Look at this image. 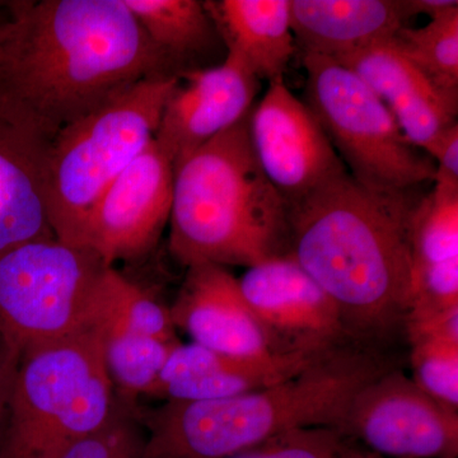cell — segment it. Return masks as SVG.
<instances>
[{
  "label": "cell",
  "instance_id": "cell-1",
  "mask_svg": "<svg viewBox=\"0 0 458 458\" xmlns=\"http://www.w3.org/2000/svg\"><path fill=\"white\" fill-rule=\"evenodd\" d=\"M181 75L123 0H11L0 7V106L51 141L140 81Z\"/></svg>",
  "mask_w": 458,
  "mask_h": 458
},
{
  "label": "cell",
  "instance_id": "cell-2",
  "mask_svg": "<svg viewBox=\"0 0 458 458\" xmlns=\"http://www.w3.org/2000/svg\"><path fill=\"white\" fill-rule=\"evenodd\" d=\"M419 189H370L345 172L288 207L289 255L334 301L355 342L379 348L405 324Z\"/></svg>",
  "mask_w": 458,
  "mask_h": 458
},
{
  "label": "cell",
  "instance_id": "cell-3",
  "mask_svg": "<svg viewBox=\"0 0 458 458\" xmlns=\"http://www.w3.org/2000/svg\"><path fill=\"white\" fill-rule=\"evenodd\" d=\"M393 367L379 348L349 342L322 352L297 376L254 393L135 408L144 458H227L294 429L340 433L358 391Z\"/></svg>",
  "mask_w": 458,
  "mask_h": 458
},
{
  "label": "cell",
  "instance_id": "cell-4",
  "mask_svg": "<svg viewBox=\"0 0 458 458\" xmlns=\"http://www.w3.org/2000/svg\"><path fill=\"white\" fill-rule=\"evenodd\" d=\"M249 114L174 167L170 251L183 267L291 254L288 207L256 159Z\"/></svg>",
  "mask_w": 458,
  "mask_h": 458
},
{
  "label": "cell",
  "instance_id": "cell-5",
  "mask_svg": "<svg viewBox=\"0 0 458 458\" xmlns=\"http://www.w3.org/2000/svg\"><path fill=\"white\" fill-rule=\"evenodd\" d=\"M117 401L93 325L23 352L3 458H62L106 423Z\"/></svg>",
  "mask_w": 458,
  "mask_h": 458
},
{
  "label": "cell",
  "instance_id": "cell-6",
  "mask_svg": "<svg viewBox=\"0 0 458 458\" xmlns=\"http://www.w3.org/2000/svg\"><path fill=\"white\" fill-rule=\"evenodd\" d=\"M180 75L147 78L57 131L47 148L45 195L55 238L83 247L87 219L108 186L155 140Z\"/></svg>",
  "mask_w": 458,
  "mask_h": 458
},
{
  "label": "cell",
  "instance_id": "cell-7",
  "mask_svg": "<svg viewBox=\"0 0 458 458\" xmlns=\"http://www.w3.org/2000/svg\"><path fill=\"white\" fill-rule=\"evenodd\" d=\"M302 60V101L352 179L384 191L433 182V159L406 140L393 114L354 72L330 57L304 54Z\"/></svg>",
  "mask_w": 458,
  "mask_h": 458
},
{
  "label": "cell",
  "instance_id": "cell-8",
  "mask_svg": "<svg viewBox=\"0 0 458 458\" xmlns=\"http://www.w3.org/2000/svg\"><path fill=\"white\" fill-rule=\"evenodd\" d=\"M106 267L92 250L56 238L0 255V335L21 358L87 327Z\"/></svg>",
  "mask_w": 458,
  "mask_h": 458
},
{
  "label": "cell",
  "instance_id": "cell-9",
  "mask_svg": "<svg viewBox=\"0 0 458 458\" xmlns=\"http://www.w3.org/2000/svg\"><path fill=\"white\" fill-rule=\"evenodd\" d=\"M340 433L385 458L458 457V411L394 367L358 391Z\"/></svg>",
  "mask_w": 458,
  "mask_h": 458
},
{
  "label": "cell",
  "instance_id": "cell-10",
  "mask_svg": "<svg viewBox=\"0 0 458 458\" xmlns=\"http://www.w3.org/2000/svg\"><path fill=\"white\" fill-rule=\"evenodd\" d=\"M249 134L259 165L286 207L348 172L311 110L284 81L269 83L251 108Z\"/></svg>",
  "mask_w": 458,
  "mask_h": 458
},
{
  "label": "cell",
  "instance_id": "cell-11",
  "mask_svg": "<svg viewBox=\"0 0 458 458\" xmlns=\"http://www.w3.org/2000/svg\"><path fill=\"white\" fill-rule=\"evenodd\" d=\"M238 284L276 354H315L355 342L336 304L292 255L247 267Z\"/></svg>",
  "mask_w": 458,
  "mask_h": 458
},
{
  "label": "cell",
  "instance_id": "cell-12",
  "mask_svg": "<svg viewBox=\"0 0 458 458\" xmlns=\"http://www.w3.org/2000/svg\"><path fill=\"white\" fill-rule=\"evenodd\" d=\"M174 165L155 140L108 186L87 219L82 246L107 267L140 258L170 222Z\"/></svg>",
  "mask_w": 458,
  "mask_h": 458
},
{
  "label": "cell",
  "instance_id": "cell-13",
  "mask_svg": "<svg viewBox=\"0 0 458 458\" xmlns=\"http://www.w3.org/2000/svg\"><path fill=\"white\" fill-rule=\"evenodd\" d=\"M180 77L186 78V84L172 93L155 135L174 167L240 123L260 89V81L229 53L222 64L185 71Z\"/></svg>",
  "mask_w": 458,
  "mask_h": 458
},
{
  "label": "cell",
  "instance_id": "cell-14",
  "mask_svg": "<svg viewBox=\"0 0 458 458\" xmlns=\"http://www.w3.org/2000/svg\"><path fill=\"white\" fill-rule=\"evenodd\" d=\"M170 313L174 327L185 331L192 343L214 352L245 360L278 355L271 351L238 279L225 267H188Z\"/></svg>",
  "mask_w": 458,
  "mask_h": 458
},
{
  "label": "cell",
  "instance_id": "cell-15",
  "mask_svg": "<svg viewBox=\"0 0 458 458\" xmlns=\"http://www.w3.org/2000/svg\"><path fill=\"white\" fill-rule=\"evenodd\" d=\"M386 105L406 140L428 156L443 132L457 123L458 98L434 86L393 40L337 59Z\"/></svg>",
  "mask_w": 458,
  "mask_h": 458
},
{
  "label": "cell",
  "instance_id": "cell-16",
  "mask_svg": "<svg viewBox=\"0 0 458 458\" xmlns=\"http://www.w3.org/2000/svg\"><path fill=\"white\" fill-rule=\"evenodd\" d=\"M322 352L245 360L199 344L179 343L172 349L148 397L162 401H208L254 393L297 376Z\"/></svg>",
  "mask_w": 458,
  "mask_h": 458
},
{
  "label": "cell",
  "instance_id": "cell-17",
  "mask_svg": "<svg viewBox=\"0 0 458 458\" xmlns=\"http://www.w3.org/2000/svg\"><path fill=\"white\" fill-rule=\"evenodd\" d=\"M49 144L0 106V255L55 238L45 195Z\"/></svg>",
  "mask_w": 458,
  "mask_h": 458
},
{
  "label": "cell",
  "instance_id": "cell-18",
  "mask_svg": "<svg viewBox=\"0 0 458 458\" xmlns=\"http://www.w3.org/2000/svg\"><path fill=\"white\" fill-rule=\"evenodd\" d=\"M291 20L302 55L337 60L393 40L411 17L406 0H291Z\"/></svg>",
  "mask_w": 458,
  "mask_h": 458
},
{
  "label": "cell",
  "instance_id": "cell-19",
  "mask_svg": "<svg viewBox=\"0 0 458 458\" xmlns=\"http://www.w3.org/2000/svg\"><path fill=\"white\" fill-rule=\"evenodd\" d=\"M204 4L227 53L238 57L259 81H284L297 51L291 0H221Z\"/></svg>",
  "mask_w": 458,
  "mask_h": 458
},
{
  "label": "cell",
  "instance_id": "cell-20",
  "mask_svg": "<svg viewBox=\"0 0 458 458\" xmlns=\"http://www.w3.org/2000/svg\"><path fill=\"white\" fill-rule=\"evenodd\" d=\"M149 40L179 68L212 50L219 36L204 2L123 0Z\"/></svg>",
  "mask_w": 458,
  "mask_h": 458
},
{
  "label": "cell",
  "instance_id": "cell-21",
  "mask_svg": "<svg viewBox=\"0 0 458 458\" xmlns=\"http://www.w3.org/2000/svg\"><path fill=\"white\" fill-rule=\"evenodd\" d=\"M89 324L98 331L105 366L117 397L134 403L138 396H149L172 349L180 342H165L114 325Z\"/></svg>",
  "mask_w": 458,
  "mask_h": 458
},
{
  "label": "cell",
  "instance_id": "cell-22",
  "mask_svg": "<svg viewBox=\"0 0 458 458\" xmlns=\"http://www.w3.org/2000/svg\"><path fill=\"white\" fill-rule=\"evenodd\" d=\"M89 321L114 325L165 342H179L170 307L159 303L114 267H107L99 276Z\"/></svg>",
  "mask_w": 458,
  "mask_h": 458
},
{
  "label": "cell",
  "instance_id": "cell-23",
  "mask_svg": "<svg viewBox=\"0 0 458 458\" xmlns=\"http://www.w3.org/2000/svg\"><path fill=\"white\" fill-rule=\"evenodd\" d=\"M393 42L434 86L458 98V8L426 26L403 27Z\"/></svg>",
  "mask_w": 458,
  "mask_h": 458
},
{
  "label": "cell",
  "instance_id": "cell-24",
  "mask_svg": "<svg viewBox=\"0 0 458 458\" xmlns=\"http://www.w3.org/2000/svg\"><path fill=\"white\" fill-rule=\"evenodd\" d=\"M412 271L458 259V189L433 185L411 222Z\"/></svg>",
  "mask_w": 458,
  "mask_h": 458
},
{
  "label": "cell",
  "instance_id": "cell-25",
  "mask_svg": "<svg viewBox=\"0 0 458 458\" xmlns=\"http://www.w3.org/2000/svg\"><path fill=\"white\" fill-rule=\"evenodd\" d=\"M410 344L412 381L443 406L458 411V343L419 340Z\"/></svg>",
  "mask_w": 458,
  "mask_h": 458
},
{
  "label": "cell",
  "instance_id": "cell-26",
  "mask_svg": "<svg viewBox=\"0 0 458 458\" xmlns=\"http://www.w3.org/2000/svg\"><path fill=\"white\" fill-rule=\"evenodd\" d=\"M62 458H144V432L135 403L119 399L106 423Z\"/></svg>",
  "mask_w": 458,
  "mask_h": 458
},
{
  "label": "cell",
  "instance_id": "cell-27",
  "mask_svg": "<svg viewBox=\"0 0 458 458\" xmlns=\"http://www.w3.org/2000/svg\"><path fill=\"white\" fill-rule=\"evenodd\" d=\"M351 439L331 428H303L279 434L227 458H344Z\"/></svg>",
  "mask_w": 458,
  "mask_h": 458
},
{
  "label": "cell",
  "instance_id": "cell-28",
  "mask_svg": "<svg viewBox=\"0 0 458 458\" xmlns=\"http://www.w3.org/2000/svg\"><path fill=\"white\" fill-rule=\"evenodd\" d=\"M454 307H458V259L412 271L405 322L429 318Z\"/></svg>",
  "mask_w": 458,
  "mask_h": 458
},
{
  "label": "cell",
  "instance_id": "cell-29",
  "mask_svg": "<svg viewBox=\"0 0 458 458\" xmlns=\"http://www.w3.org/2000/svg\"><path fill=\"white\" fill-rule=\"evenodd\" d=\"M433 159V183L447 189H458V123L443 132L429 155Z\"/></svg>",
  "mask_w": 458,
  "mask_h": 458
},
{
  "label": "cell",
  "instance_id": "cell-30",
  "mask_svg": "<svg viewBox=\"0 0 458 458\" xmlns=\"http://www.w3.org/2000/svg\"><path fill=\"white\" fill-rule=\"evenodd\" d=\"M403 328L410 343L419 340L458 343V307L429 318L406 321Z\"/></svg>",
  "mask_w": 458,
  "mask_h": 458
},
{
  "label": "cell",
  "instance_id": "cell-31",
  "mask_svg": "<svg viewBox=\"0 0 458 458\" xmlns=\"http://www.w3.org/2000/svg\"><path fill=\"white\" fill-rule=\"evenodd\" d=\"M20 361V355L14 352L0 335V458H3L5 428H7L9 400L12 386Z\"/></svg>",
  "mask_w": 458,
  "mask_h": 458
},
{
  "label": "cell",
  "instance_id": "cell-32",
  "mask_svg": "<svg viewBox=\"0 0 458 458\" xmlns=\"http://www.w3.org/2000/svg\"><path fill=\"white\" fill-rule=\"evenodd\" d=\"M410 17L428 16L430 20L458 8L456 0H406Z\"/></svg>",
  "mask_w": 458,
  "mask_h": 458
},
{
  "label": "cell",
  "instance_id": "cell-33",
  "mask_svg": "<svg viewBox=\"0 0 458 458\" xmlns=\"http://www.w3.org/2000/svg\"><path fill=\"white\" fill-rule=\"evenodd\" d=\"M344 458H385L378 456V454H373L369 450H366L360 445H349L348 451H346L345 457Z\"/></svg>",
  "mask_w": 458,
  "mask_h": 458
},
{
  "label": "cell",
  "instance_id": "cell-34",
  "mask_svg": "<svg viewBox=\"0 0 458 458\" xmlns=\"http://www.w3.org/2000/svg\"><path fill=\"white\" fill-rule=\"evenodd\" d=\"M0 7H2V2H0Z\"/></svg>",
  "mask_w": 458,
  "mask_h": 458
}]
</instances>
